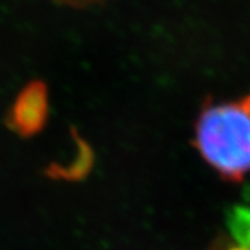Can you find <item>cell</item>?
<instances>
[{"label":"cell","instance_id":"obj_1","mask_svg":"<svg viewBox=\"0 0 250 250\" xmlns=\"http://www.w3.org/2000/svg\"><path fill=\"white\" fill-rule=\"evenodd\" d=\"M194 145L223 178L240 181L250 172V115L243 104H207L196 122Z\"/></svg>","mask_w":250,"mask_h":250},{"label":"cell","instance_id":"obj_2","mask_svg":"<svg viewBox=\"0 0 250 250\" xmlns=\"http://www.w3.org/2000/svg\"><path fill=\"white\" fill-rule=\"evenodd\" d=\"M48 107L45 83L40 80L29 82L20 89L6 113L8 128L24 139L37 136L47 124Z\"/></svg>","mask_w":250,"mask_h":250},{"label":"cell","instance_id":"obj_3","mask_svg":"<svg viewBox=\"0 0 250 250\" xmlns=\"http://www.w3.org/2000/svg\"><path fill=\"white\" fill-rule=\"evenodd\" d=\"M91 166V152L89 148L83 144L82 140H79V151L77 157L74 158V162L71 165H51L47 169V175L55 180H66V181H74L83 178Z\"/></svg>","mask_w":250,"mask_h":250},{"label":"cell","instance_id":"obj_4","mask_svg":"<svg viewBox=\"0 0 250 250\" xmlns=\"http://www.w3.org/2000/svg\"><path fill=\"white\" fill-rule=\"evenodd\" d=\"M228 228L240 247L250 249V209L244 207L232 208L228 214Z\"/></svg>","mask_w":250,"mask_h":250},{"label":"cell","instance_id":"obj_5","mask_svg":"<svg viewBox=\"0 0 250 250\" xmlns=\"http://www.w3.org/2000/svg\"><path fill=\"white\" fill-rule=\"evenodd\" d=\"M241 104H243V107L247 110V113L250 115V95L247 97V98H244L243 101H241Z\"/></svg>","mask_w":250,"mask_h":250},{"label":"cell","instance_id":"obj_6","mask_svg":"<svg viewBox=\"0 0 250 250\" xmlns=\"http://www.w3.org/2000/svg\"><path fill=\"white\" fill-rule=\"evenodd\" d=\"M230 250H250V249H244V247H234V249H230Z\"/></svg>","mask_w":250,"mask_h":250}]
</instances>
